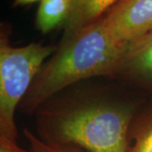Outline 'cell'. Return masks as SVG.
Listing matches in <instances>:
<instances>
[{
    "instance_id": "2",
    "label": "cell",
    "mask_w": 152,
    "mask_h": 152,
    "mask_svg": "<svg viewBox=\"0 0 152 152\" xmlns=\"http://www.w3.org/2000/svg\"><path fill=\"white\" fill-rule=\"evenodd\" d=\"M102 17L62 37L34 79L19 112L33 115L50 98L75 84L96 78L112 79L127 45L111 35Z\"/></svg>"
},
{
    "instance_id": "6",
    "label": "cell",
    "mask_w": 152,
    "mask_h": 152,
    "mask_svg": "<svg viewBox=\"0 0 152 152\" xmlns=\"http://www.w3.org/2000/svg\"><path fill=\"white\" fill-rule=\"evenodd\" d=\"M117 1V0H116ZM115 0H74L63 37L69 36L97 21L113 6Z\"/></svg>"
},
{
    "instance_id": "5",
    "label": "cell",
    "mask_w": 152,
    "mask_h": 152,
    "mask_svg": "<svg viewBox=\"0 0 152 152\" xmlns=\"http://www.w3.org/2000/svg\"><path fill=\"white\" fill-rule=\"evenodd\" d=\"M112 79L152 95V31L127 45Z\"/></svg>"
},
{
    "instance_id": "4",
    "label": "cell",
    "mask_w": 152,
    "mask_h": 152,
    "mask_svg": "<svg viewBox=\"0 0 152 152\" xmlns=\"http://www.w3.org/2000/svg\"><path fill=\"white\" fill-rule=\"evenodd\" d=\"M109 32L128 45L152 31V0H119L103 15Z\"/></svg>"
},
{
    "instance_id": "8",
    "label": "cell",
    "mask_w": 152,
    "mask_h": 152,
    "mask_svg": "<svg viewBox=\"0 0 152 152\" xmlns=\"http://www.w3.org/2000/svg\"><path fill=\"white\" fill-rule=\"evenodd\" d=\"M127 152H152V101L144 104L131 124Z\"/></svg>"
},
{
    "instance_id": "3",
    "label": "cell",
    "mask_w": 152,
    "mask_h": 152,
    "mask_svg": "<svg viewBox=\"0 0 152 152\" xmlns=\"http://www.w3.org/2000/svg\"><path fill=\"white\" fill-rule=\"evenodd\" d=\"M12 26L0 22V135L16 141L15 112L46 60L57 46L31 42L11 43Z\"/></svg>"
},
{
    "instance_id": "7",
    "label": "cell",
    "mask_w": 152,
    "mask_h": 152,
    "mask_svg": "<svg viewBox=\"0 0 152 152\" xmlns=\"http://www.w3.org/2000/svg\"><path fill=\"white\" fill-rule=\"evenodd\" d=\"M74 0H42L38 2L35 26L42 34L55 29L64 27L68 20Z\"/></svg>"
},
{
    "instance_id": "1",
    "label": "cell",
    "mask_w": 152,
    "mask_h": 152,
    "mask_svg": "<svg viewBox=\"0 0 152 152\" xmlns=\"http://www.w3.org/2000/svg\"><path fill=\"white\" fill-rule=\"evenodd\" d=\"M137 92L109 78L75 84L37 111V136L88 152H127L131 124L145 103Z\"/></svg>"
},
{
    "instance_id": "11",
    "label": "cell",
    "mask_w": 152,
    "mask_h": 152,
    "mask_svg": "<svg viewBox=\"0 0 152 152\" xmlns=\"http://www.w3.org/2000/svg\"><path fill=\"white\" fill-rule=\"evenodd\" d=\"M36 0H15L13 2L14 7H30L38 3Z\"/></svg>"
},
{
    "instance_id": "10",
    "label": "cell",
    "mask_w": 152,
    "mask_h": 152,
    "mask_svg": "<svg viewBox=\"0 0 152 152\" xmlns=\"http://www.w3.org/2000/svg\"><path fill=\"white\" fill-rule=\"evenodd\" d=\"M0 152H30L18 145L16 141L0 135Z\"/></svg>"
},
{
    "instance_id": "9",
    "label": "cell",
    "mask_w": 152,
    "mask_h": 152,
    "mask_svg": "<svg viewBox=\"0 0 152 152\" xmlns=\"http://www.w3.org/2000/svg\"><path fill=\"white\" fill-rule=\"evenodd\" d=\"M23 134L30 145V152H88L71 145L46 143L40 140L29 129H25Z\"/></svg>"
}]
</instances>
